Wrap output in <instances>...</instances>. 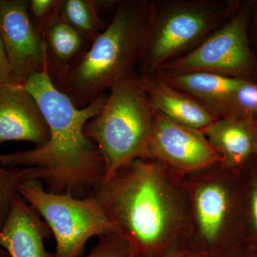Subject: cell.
I'll return each instance as SVG.
<instances>
[{
  "label": "cell",
  "mask_w": 257,
  "mask_h": 257,
  "mask_svg": "<svg viewBox=\"0 0 257 257\" xmlns=\"http://www.w3.org/2000/svg\"><path fill=\"white\" fill-rule=\"evenodd\" d=\"M23 86L36 99L50 139L32 150L0 153V165L31 168L32 179L42 182L47 192L79 198L91 195L105 179V165L84 127L102 110L109 93L79 109L55 87L46 72L33 74Z\"/></svg>",
  "instance_id": "cell-1"
},
{
  "label": "cell",
  "mask_w": 257,
  "mask_h": 257,
  "mask_svg": "<svg viewBox=\"0 0 257 257\" xmlns=\"http://www.w3.org/2000/svg\"><path fill=\"white\" fill-rule=\"evenodd\" d=\"M152 1H119L114 16L90 47L53 83L84 108L137 76L150 26Z\"/></svg>",
  "instance_id": "cell-2"
},
{
  "label": "cell",
  "mask_w": 257,
  "mask_h": 257,
  "mask_svg": "<svg viewBox=\"0 0 257 257\" xmlns=\"http://www.w3.org/2000/svg\"><path fill=\"white\" fill-rule=\"evenodd\" d=\"M157 175L153 165L137 159L92 193L137 256L156 245L167 227V204Z\"/></svg>",
  "instance_id": "cell-3"
},
{
  "label": "cell",
  "mask_w": 257,
  "mask_h": 257,
  "mask_svg": "<svg viewBox=\"0 0 257 257\" xmlns=\"http://www.w3.org/2000/svg\"><path fill=\"white\" fill-rule=\"evenodd\" d=\"M153 121V109L137 76L109 92L102 110L84 127L86 136L96 144L104 160V181L149 154Z\"/></svg>",
  "instance_id": "cell-4"
},
{
  "label": "cell",
  "mask_w": 257,
  "mask_h": 257,
  "mask_svg": "<svg viewBox=\"0 0 257 257\" xmlns=\"http://www.w3.org/2000/svg\"><path fill=\"white\" fill-rule=\"evenodd\" d=\"M234 3L222 0L152 1L150 26L140 74L195 49L235 14Z\"/></svg>",
  "instance_id": "cell-5"
},
{
  "label": "cell",
  "mask_w": 257,
  "mask_h": 257,
  "mask_svg": "<svg viewBox=\"0 0 257 257\" xmlns=\"http://www.w3.org/2000/svg\"><path fill=\"white\" fill-rule=\"evenodd\" d=\"M18 192L53 234L55 257H79L92 237L116 233L92 194L79 198L67 193L47 192L42 182L32 179L20 184Z\"/></svg>",
  "instance_id": "cell-6"
},
{
  "label": "cell",
  "mask_w": 257,
  "mask_h": 257,
  "mask_svg": "<svg viewBox=\"0 0 257 257\" xmlns=\"http://www.w3.org/2000/svg\"><path fill=\"white\" fill-rule=\"evenodd\" d=\"M247 23L246 11L235 13L199 46L164 64L157 72H209L239 79L253 73L256 65L248 43Z\"/></svg>",
  "instance_id": "cell-7"
},
{
  "label": "cell",
  "mask_w": 257,
  "mask_h": 257,
  "mask_svg": "<svg viewBox=\"0 0 257 257\" xmlns=\"http://www.w3.org/2000/svg\"><path fill=\"white\" fill-rule=\"evenodd\" d=\"M29 0H0V34L13 79L23 85L46 72L43 36L30 20Z\"/></svg>",
  "instance_id": "cell-8"
},
{
  "label": "cell",
  "mask_w": 257,
  "mask_h": 257,
  "mask_svg": "<svg viewBox=\"0 0 257 257\" xmlns=\"http://www.w3.org/2000/svg\"><path fill=\"white\" fill-rule=\"evenodd\" d=\"M50 130L36 99L18 84H0V144L28 142L41 146Z\"/></svg>",
  "instance_id": "cell-9"
},
{
  "label": "cell",
  "mask_w": 257,
  "mask_h": 257,
  "mask_svg": "<svg viewBox=\"0 0 257 257\" xmlns=\"http://www.w3.org/2000/svg\"><path fill=\"white\" fill-rule=\"evenodd\" d=\"M150 150L184 168H199L220 159L199 130L177 124L156 112H154Z\"/></svg>",
  "instance_id": "cell-10"
},
{
  "label": "cell",
  "mask_w": 257,
  "mask_h": 257,
  "mask_svg": "<svg viewBox=\"0 0 257 257\" xmlns=\"http://www.w3.org/2000/svg\"><path fill=\"white\" fill-rule=\"evenodd\" d=\"M157 72L171 86L200 102L218 119L239 118L235 98L246 79L209 72Z\"/></svg>",
  "instance_id": "cell-11"
},
{
  "label": "cell",
  "mask_w": 257,
  "mask_h": 257,
  "mask_svg": "<svg viewBox=\"0 0 257 257\" xmlns=\"http://www.w3.org/2000/svg\"><path fill=\"white\" fill-rule=\"evenodd\" d=\"M50 234L45 221L18 192L0 230V248L10 257H55L45 248Z\"/></svg>",
  "instance_id": "cell-12"
},
{
  "label": "cell",
  "mask_w": 257,
  "mask_h": 257,
  "mask_svg": "<svg viewBox=\"0 0 257 257\" xmlns=\"http://www.w3.org/2000/svg\"><path fill=\"white\" fill-rule=\"evenodd\" d=\"M154 112L183 126L204 130L218 118L200 102L166 82L157 72L137 74Z\"/></svg>",
  "instance_id": "cell-13"
},
{
  "label": "cell",
  "mask_w": 257,
  "mask_h": 257,
  "mask_svg": "<svg viewBox=\"0 0 257 257\" xmlns=\"http://www.w3.org/2000/svg\"><path fill=\"white\" fill-rule=\"evenodd\" d=\"M46 73L52 83L82 55L92 42L61 18L51 22L42 32Z\"/></svg>",
  "instance_id": "cell-14"
},
{
  "label": "cell",
  "mask_w": 257,
  "mask_h": 257,
  "mask_svg": "<svg viewBox=\"0 0 257 257\" xmlns=\"http://www.w3.org/2000/svg\"><path fill=\"white\" fill-rule=\"evenodd\" d=\"M251 119L219 118L204 128L211 145L234 165L242 163L254 148Z\"/></svg>",
  "instance_id": "cell-15"
},
{
  "label": "cell",
  "mask_w": 257,
  "mask_h": 257,
  "mask_svg": "<svg viewBox=\"0 0 257 257\" xmlns=\"http://www.w3.org/2000/svg\"><path fill=\"white\" fill-rule=\"evenodd\" d=\"M113 0H61L60 15L64 21L92 42L108 24L100 18L101 10L116 6Z\"/></svg>",
  "instance_id": "cell-16"
},
{
  "label": "cell",
  "mask_w": 257,
  "mask_h": 257,
  "mask_svg": "<svg viewBox=\"0 0 257 257\" xmlns=\"http://www.w3.org/2000/svg\"><path fill=\"white\" fill-rule=\"evenodd\" d=\"M196 208L201 231L208 241H214L219 234L227 209V195L217 184H209L199 190Z\"/></svg>",
  "instance_id": "cell-17"
},
{
  "label": "cell",
  "mask_w": 257,
  "mask_h": 257,
  "mask_svg": "<svg viewBox=\"0 0 257 257\" xmlns=\"http://www.w3.org/2000/svg\"><path fill=\"white\" fill-rule=\"evenodd\" d=\"M33 170L26 167L6 168L0 165V230L9 215L13 199L19 187L32 178Z\"/></svg>",
  "instance_id": "cell-18"
},
{
  "label": "cell",
  "mask_w": 257,
  "mask_h": 257,
  "mask_svg": "<svg viewBox=\"0 0 257 257\" xmlns=\"http://www.w3.org/2000/svg\"><path fill=\"white\" fill-rule=\"evenodd\" d=\"M99 239L85 257H138L131 245L116 233Z\"/></svg>",
  "instance_id": "cell-19"
},
{
  "label": "cell",
  "mask_w": 257,
  "mask_h": 257,
  "mask_svg": "<svg viewBox=\"0 0 257 257\" xmlns=\"http://www.w3.org/2000/svg\"><path fill=\"white\" fill-rule=\"evenodd\" d=\"M61 0H29L32 23L42 35L47 25L60 15Z\"/></svg>",
  "instance_id": "cell-20"
},
{
  "label": "cell",
  "mask_w": 257,
  "mask_h": 257,
  "mask_svg": "<svg viewBox=\"0 0 257 257\" xmlns=\"http://www.w3.org/2000/svg\"><path fill=\"white\" fill-rule=\"evenodd\" d=\"M235 101L239 117L251 119V114L257 109V84L246 81L236 93Z\"/></svg>",
  "instance_id": "cell-21"
},
{
  "label": "cell",
  "mask_w": 257,
  "mask_h": 257,
  "mask_svg": "<svg viewBox=\"0 0 257 257\" xmlns=\"http://www.w3.org/2000/svg\"><path fill=\"white\" fill-rule=\"evenodd\" d=\"M0 84H16L0 34Z\"/></svg>",
  "instance_id": "cell-22"
},
{
  "label": "cell",
  "mask_w": 257,
  "mask_h": 257,
  "mask_svg": "<svg viewBox=\"0 0 257 257\" xmlns=\"http://www.w3.org/2000/svg\"><path fill=\"white\" fill-rule=\"evenodd\" d=\"M251 210L253 224L257 230V181L253 185L251 197Z\"/></svg>",
  "instance_id": "cell-23"
},
{
  "label": "cell",
  "mask_w": 257,
  "mask_h": 257,
  "mask_svg": "<svg viewBox=\"0 0 257 257\" xmlns=\"http://www.w3.org/2000/svg\"><path fill=\"white\" fill-rule=\"evenodd\" d=\"M171 257H202V256H196V255L178 254V255H175V256H172Z\"/></svg>",
  "instance_id": "cell-24"
},
{
  "label": "cell",
  "mask_w": 257,
  "mask_h": 257,
  "mask_svg": "<svg viewBox=\"0 0 257 257\" xmlns=\"http://www.w3.org/2000/svg\"><path fill=\"white\" fill-rule=\"evenodd\" d=\"M6 253L7 252L5 251V250L1 249V248H0V257L4 256Z\"/></svg>",
  "instance_id": "cell-25"
},
{
  "label": "cell",
  "mask_w": 257,
  "mask_h": 257,
  "mask_svg": "<svg viewBox=\"0 0 257 257\" xmlns=\"http://www.w3.org/2000/svg\"><path fill=\"white\" fill-rule=\"evenodd\" d=\"M251 118H256L257 119V109L253 111L252 114H251Z\"/></svg>",
  "instance_id": "cell-26"
},
{
  "label": "cell",
  "mask_w": 257,
  "mask_h": 257,
  "mask_svg": "<svg viewBox=\"0 0 257 257\" xmlns=\"http://www.w3.org/2000/svg\"><path fill=\"white\" fill-rule=\"evenodd\" d=\"M3 257H10V256H9V255L8 254V253H7L6 254H5V256Z\"/></svg>",
  "instance_id": "cell-27"
}]
</instances>
